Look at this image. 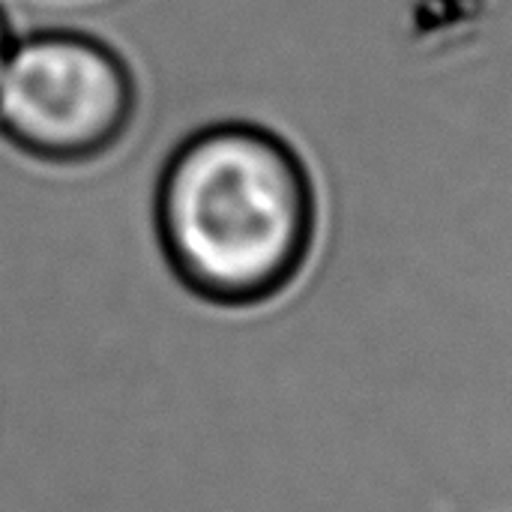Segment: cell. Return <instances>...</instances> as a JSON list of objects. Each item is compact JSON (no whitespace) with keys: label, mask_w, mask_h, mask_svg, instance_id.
<instances>
[{"label":"cell","mask_w":512,"mask_h":512,"mask_svg":"<svg viewBox=\"0 0 512 512\" xmlns=\"http://www.w3.org/2000/svg\"><path fill=\"white\" fill-rule=\"evenodd\" d=\"M153 234L189 297L222 312L264 309L294 291L315 261V174L303 150L267 120L201 123L159 168Z\"/></svg>","instance_id":"cell-1"},{"label":"cell","mask_w":512,"mask_h":512,"mask_svg":"<svg viewBox=\"0 0 512 512\" xmlns=\"http://www.w3.org/2000/svg\"><path fill=\"white\" fill-rule=\"evenodd\" d=\"M141 87L129 60L78 27L12 36L0 69V138L51 168L111 156L132 132Z\"/></svg>","instance_id":"cell-2"},{"label":"cell","mask_w":512,"mask_h":512,"mask_svg":"<svg viewBox=\"0 0 512 512\" xmlns=\"http://www.w3.org/2000/svg\"><path fill=\"white\" fill-rule=\"evenodd\" d=\"M12 24H9V15H6V9L0 6V69H3V60H6V51H9V45H12Z\"/></svg>","instance_id":"cell-3"}]
</instances>
